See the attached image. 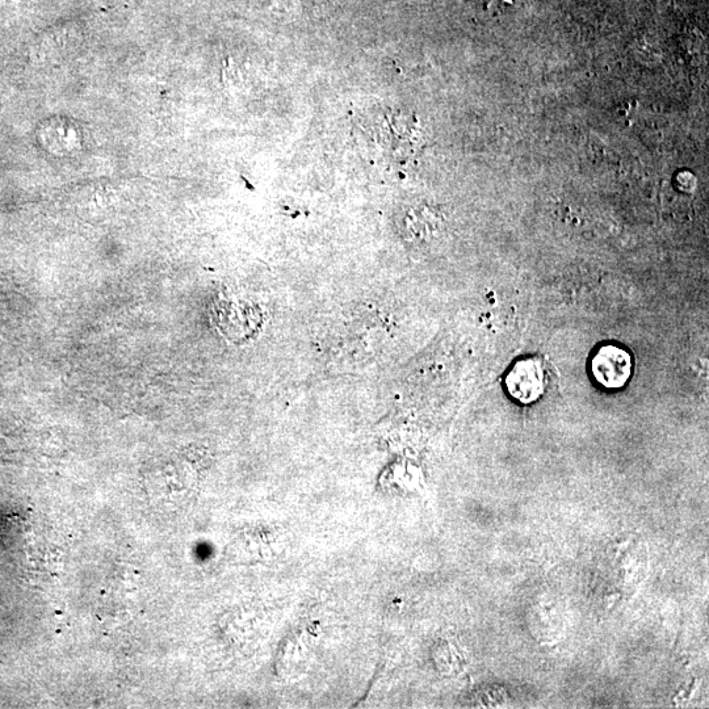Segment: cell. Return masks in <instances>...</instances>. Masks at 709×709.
I'll list each match as a JSON object with an SVG mask.
<instances>
[{"instance_id": "obj_1", "label": "cell", "mask_w": 709, "mask_h": 709, "mask_svg": "<svg viewBox=\"0 0 709 709\" xmlns=\"http://www.w3.org/2000/svg\"><path fill=\"white\" fill-rule=\"evenodd\" d=\"M364 157L373 166H409L421 150L422 134L415 120L393 109H372L358 121Z\"/></svg>"}, {"instance_id": "obj_2", "label": "cell", "mask_w": 709, "mask_h": 709, "mask_svg": "<svg viewBox=\"0 0 709 709\" xmlns=\"http://www.w3.org/2000/svg\"><path fill=\"white\" fill-rule=\"evenodd\" d=\"M595 380L604 388L619 389L624 387L631 377L632 359L628 352L616 346L599 348L593 359Z\"/></svg>"}, {"instance_id": "obj_3", "label": "cell", "mask_w": 709, "mask_h": 709, "mask_svg": "<svg viewBox=\"0 0 709 709\" xmlns=\"http://www.w3.org/2000/svg\"><path fill=\"white\" fill-rule=\"evenodd\" d=\"M506 385L511 396L522 404L539 400L545 389L543 364L536 359L520 360L507 376Z\"/></svg>"}]
</instances>
